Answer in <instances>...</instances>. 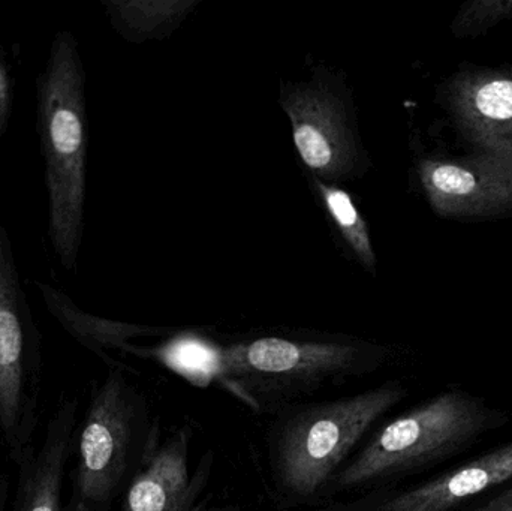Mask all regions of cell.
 Listing matches in <instances>:
<instances>
[{"instance_id":"7","label":"cell","mask_w":512,"mask_h":511,"mask_svg":"<svg viewBox=\"0 0 512 511\" xmlns=\"http://www.w3.org/2000/svg\"><path fill=\"white\" fill-rule=\"evenodd\" d=\"M424 192L438 215L450 219H484L512 212V158L469 156L429 159L420 165Z\"/></svg>"},{"instance_id":"8","label":"cell","mask_w":512,"mask_h":511,"mask_svg":"<svg viewBox=\"0 0 512 511\" xmlns=\"http://www.w3.org/2000/svg\"><path fill=\"white\" fill-rule=\"evenodd\" d=\"M462 134L484 153L512 158V72H462L450 84Z\"/></svg>"},{"instance_id":"13","label":"cell","mask_w":512,"mask_h":511,"mask_svg":"<svg viewBox=\"0 0 512 511\" xmlns=\"http://www.w3.org/2000/svg\"><path fill=\"white\" fill-rule=\"evenodd\" d=\"M333 129L319 114H303L295 120L294 140L303 161L313 170H325L337 158Z\"/></svg>"},{"instance_id":"2","label":"cell","mask_w":512,"mask_h":511,"mask_svg":"<svg viewBox=\"0 0 512 511\" xmlns=\"http://www.w3.org/2000/svg\"><path fill=\"white\" fill-rule=\"evenodd\" d=\"M507 420V413L465 390L439 393L382 428L337 476L336 486L360 488L433 467L471 449Z\"/></svg>"},{"instance_id":"11","label":"cell","mask_w":512,"mask_h":511,"mask_svg":"<svg viewBox=\"0 0 512 511\" xmlns=\"http://www.w3.org/2000/svg\"><path fill=\"white\" fill-rule=\"evenodd\" d=\"M200 491V479L189 477V432L180 429L147 455L126 492L125 511H183Z\"/></svg>"},{"instance_id":"14","label":"cell","mask_w":512,"mask_h":511,"mask_svg":"<svg viewBox=\"0 0 512 511\" xmlns=\"http://www.w3.org/2000/svg\"><path fill=\"white\" fill-rule=\"evenodd\" d=\"M512 18V0H471L463 3L454 18L453 30L456 38H472L502 21Z\"/></svg>"},{"instance_id":"20","label":"cell","mask_w":512,"mask_h":511,"mask_svg":"<svg viewBox=\"0 0 512 511\" xmlns=\"http://www.w3.org/2000/svg\"><path fill=\"white\" fill-rule=\"evenodd\" d=\"M71 511H89V509H87L83 503H80V501L74 500V503H72Z\"/></svg>"},{"instance_id":"18","label":"cell","mask_w":512,"mask_h":511,"mask_svg":"<svg viewBox=\"0 0 512 511\" xmlns=\"http://www.w3.org/2000/svg\"><path fill=\"white\" fill-rule=\"evenodd\" d=\"M6 501H8V482L3 473H0V511H5Z\"/></svg>"},{"instance_id":"17","label":"cell","mask_w":512,"mask_h":511,"mask_svg":"<svg viewBox=\"0 0 512 511\" xmlns=\"http://www.w3.org/2000/svg\"><path fill=\"white\" fill-rule=\"evenodd\" d=\"M471 511H512V486L490 497Z\"/></svg>"},{"instance_id":"15","label":"cell","mask_w":512,"mask_h":511,"mask_svg":"<svg viewBox=\"0 0 512 511\" xmlns=\"http://www.w3.org/2000/svg\"><path fill=\"white\" fill-rule=\"evenodd\" d=\"M324 195L331 215L336 219L343 233L351 240L355 251L360 254L361 260L372 266L375 258H373L372 248H370L366 225L358 215L349 195L340 189H324Z\"/></svg>"},{"instance_id":"5","label":"cell","mask_w":512,"mask_h":511,"mask_svg":"<svg viewBox=\"0 0 512 511\" xmlns=\"http://www.w3.org/2000/svg\"><path fill=\"white\" fill-rule=\"evenodd\" d=\"M137 393L120 371H111L93 392L78 434L75 500L105 509L122 485L137 435Z\"/></svg>"},{"instance_id":"4","label":"cell","mask_w":512,"mask_h":511,"mask_svg":"<svg viewBox=\"0 0 512 511\" xmlns=\"http://www.w3.org/2000/svg\"><path fill=\"white\" fill-rule=\"evenodd\" d=\"M41 333L0 224V452L17 467L41 422Z\"/></svg>"},{"instance_id":"6","label":"cell","mask_w":512,"mask_h":511,"mask_svg":"<svg viewBox=\"0 0 512 511\" xmlns=\"http://www.w3.org/2000/svg\"><path fill=\"white\" fill-rule=\"evenodd\" d=\"M360 359V351L349 345L262 338L222 351L221 378L254 392L301 390L352 374Z\"/></svg>"},{"instance_id":"19","label":"cell","mask_w":512,"mask_h":511,"mask_svg":"<svg viewBox=\"0 0 512 511\" xmlns=\"http://www.w3.org/2000/svg\"><path fill=\"white\" fill-rule=\"evenodd\" d=\"M183 511H224V510L212 509V507L207 506V504L198 503V501L195 500L194 503L189 504V506L186 507V509Z\"/></svg>"},{"instance_id":"16","label":"cell","mask_w":512,"mask_h":511,"mask_svg":"<svg viewBox=\"0 0 512 511\" xmlns=\"http://www.w3.org/2000/svg\"><path fill=\"white\" fill-rule=\"evenodd\" d=\"M14 72L5 50L0 45V140L8 131L11 120L12 107H14Z\"/></svg>"},{"instance_id":"12","label":"cell","mask_w":512,"mask_h":511,"mask_svg":"<svg viewBox=\"0 0 512 511\" xmlns=\"http://www.w3.org/2000/svg\"><path fill=\"white\" fill-rule=\"evenodd\" d=\"M162 360L174 371L198 386L221 377L222 351L195 339H183L162 353Z\"/></svg>"},{"instance_id":"1","label":"cell","mask_w":512,"mask_h":511,"mask_svg":"<svg viewBox=\"0 0 512 511\" xmlns=\"http://www.w3.org/2000/svg\"><path fill=\"white\" fill-rule=\"evenodd\" d=\"M86 75L77 39L59 30L35 81L36 131L44 159L47 233L63 269L74 272L86 203Z\"/></svg>"},{"instance_id":"10","label":"cell","mask_w":512,"mask_h":511,"mask_svg":"<svg viewBox=\"0 0 512 511\" xmlns=\"http://www.w3.org/2000/svg\"><path fill=\"white\" fill-rule=\"evenodd\" d=\"M512 480V443L429 482L385 498L373 511H457Z\"/></svg>"},{"instance_id":"9","label":"cell","mask_w":512,"mask_h":511,"mask_svg":"<svg viewBox=\"0 0 512 511\" xmlns=\"http://www.w3.org/2000/svg\"><path fill=\"white\" fill-rule=\"evenodd\" d=\"M77 413V399L63 401L48 420L42 443L18 462L11 511H63V479L77 434Z\"/></svg>"},{"instance_id":"3","label":"cell","mask_w":512,"mask_h":511,"mask_svg":"<svg viewBox=\"0 0 512 511\" xmlns=\"http://www.w3.org/2000/svg\"><path fill=\"white\" fill-rule=\"evenodd\" d=\"M406 395L402 384L385 383L295 414L277 443V474L286 491L300 498L315 495L352 447Z\"/></svg>"}]
</instances>
